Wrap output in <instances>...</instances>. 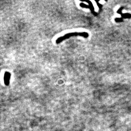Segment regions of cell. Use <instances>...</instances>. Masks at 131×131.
<instances>
[{
    "instance_id": "2",
    "label": "cell",
    "mask_w": 131,
    "mask_h": 131,
    "mask_svg": "<svg viewBox=\"0 0 131 131\" xmlns=\"http://www.w3.org/2000/svg\"><path fill=\"white\" fill-rule=\"evenodd\" d=\"M11 79V73L8 71L5 72L4 75V82L5 85L8 86L10 84V81Z\"/></svg>"
},
{
    "instance_id": "1",
    "label": "cell",
    "mask_w": 131,
    "mask_h": 131,
    "mask_svg": "<svg viewBox=\"0 0 131 131\" xmlns=\"http://www.w3.org/2000/svg\"><path fill=\"white\" fill-rule=\"evenodd\" d=\"M86 35L87 34L86 33H69V34H66L64 36H62L60 37L59 38H58L56 40V44H59L61 42H62L63 41H64V40H65L67 38H69L71 37H73V36H84L83 35Z\"/></svg>"
}]
</instances>
